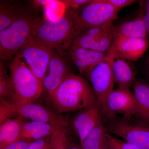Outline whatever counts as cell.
Wrapping results in <instances>:
<instances>
[{"instance_id":"obj_1","label":"cell","mask_w":149,"mask_h":149,"mask_svg":"<svg viewBox=\"0 0 149 149\" xmlns=\"http://www.w3.org/2000/svg\"><path fill=\"white\" fill-rule=\"evenodd\" d=\"M48 98L56 112L65 113L83 110L97 104L93 87L83 77L73 74L66 76Z\"/></svg>"},{"instance_id":"obj_2","label":"cell","mask_w":149,"mask_h":149,"mask_svg":"<svg viewBox=\"0 0 149 149\" xmlns=\"http://www.w3.org/2000/svg\"><path fill=\"white\" fill-rule=\"evenodd\" d=\"M85 31L79 22L77 12L68 8L56 20H43L35 37L54 50L64 52L69 51L76 39Z\"/></svg>"},{"instance_id":"obj_3","label":"cell","mask_w":149,"mask_h":149,"mask_svg":"<svg viewBox=\"0 0 149 149\" xmlns=\"http://www.w3.org/2000/svg\"><path fill=\"white\" fill-rule=\"evenodd\" d=\"M10 96L8 100L19 104L32 103L42 93L43 84L17 53L10 65Z\"/></svg>"},{"instance_id":"obj_4","label":"cell","mask_w":149,"mask_h":149,"mask_svg":"<svg viewBox=\"0 0 149 149\" xmlns=\"http://www.w3.org/2000/svg\"><path fill=\"white\" fill-rule=\"evenodd\" d=\"M43 20L26 15L0 31L1 61L10 59L35 37Z\"/></svg>"},{"instance_id":"obj_5","label":"cell","mask_w":149,"mask_h":149,"mask_svg":"<svg viewBox=\"0 0 149 149\" xmlns=\"http://www.w3.org/2000/svg\"><path fill=\"white\" fill-rule=\"evenodd\" d=\"M16 117L49 123L59 128H64L66 125L65 120L58 113L40 105L34 103L16 104L8 100H1L0 123Z\"/></svg>"},{"instance_id":"obj_6","label":"cell","mask_w":149,"mask_h":149,"mask_svg":"<svg viewBox=\"0 0 149 149\" xmlns=\"http://www.w3.org/2000/svg\"><path fill=\"white\" fill-rule=\"evenodd\" d=\"M55 51L35 36L18 53L25 60L33 74L43 84L49 63Z\"/></svg>"},{"instance_id":"obj_7","label":"cell","mask_w":149,"mask_h":149,"mask_svg":"<svg viewBox=\"0 0 149 149\" xmlns=\"http://www.w3.org/2000/svg\"><path fill=\"white\" fill-rule=\"evenodd\" d=\"M120 10L105 0H93L83 6L77 14L80 24L86 30L113 22L118 18Z\"/></svg>"},{"instance_id":"obj_8","label":"cell","mask_w":149,"mask_h":149,"mask_svg":"<svg viewBox=\"0 0 149 149\" xmlns=\"http://www.w3.org/2000/svg\"><path fill=\"white\" fill-rule=\"evenodd\" d=\"M87 77L92 83L100 110L105 112L107 98L113 91L115 84L108 55L106 58L93 67Z\"/></svg>"},{"instance_id":"obj_9","label":"cell","mask_w":149,"mask_h":149,"mask_svg":"<svg viewBox=\"0 0 149 149\" xmlns=\"http://www.w3.org/2000/svg\"><path fill=\"white\" fill-rule=\"evenodd\" d=\"M108 133L122 138L137 149H149V128L124 121L112 123Z\"/></svg>"},{"instance_id":"obj_10","label":"cell","mask_w":149,"mask_h":149,"mask_svg":"<svg viewBox=\"0 0 149 149\" xmlns=\"http://www.w3.org/2000/svg\"><path fill=\"white\" fill-rule=\"evenodd\" d=\"M105 112L119 113L126 117L138 115V109L133 93L130 89L118 88L113 90L107 98Z\"/></svg>"},{"instance_id":"obj_11","label":"cell","mask_w":149,"mask_h":149,"mask_svg":"<svg viewBox=\"0 0 149 149\" xmlns=\"http://www.w3.org/2000/svg\"><path fill=\"white\" fill-rule=\"evenodd\" d=\"M115 83L118 88L130 89L136 80V71L111 45L108 51Z\"/></svg>"},{"instance_id":"obj_12","label":"cell","mask_w":149,"mask_h":149,"mask_svg":"<svg viewBox=\"0 0 149 149\" xmlns=\"http://www.w3.org/2000/svg\"><path fill=\"white\" fill-rule=\"evenodd\" d=\"M68 64L58 51H55L49 63L48 70L43 82V88L48 95L53 93L61 84L68 74Z\"/></svg>"},{"instance_id":"obj_13","label":"cell","mask_w":149,"mask_h":149,"mask_svg":"<svg viewBox=\"0 0 149 149\" xmlns=\"http://www.w3.org/2000/svg\"><path fill=\"white\" fill-rule=\"evenodd\" d=\"M112 45L126 60L136 61L146 52L149 41L144 38L118 37L113 38Z\"/></svg>"},{"instance_id":"obj_14","label":"cell","mask_w":149,"mask_h":149,"mask_svg":"<svg viewBox=\"0 0 149 149\" xmlns=\"http://www.w3.org/2000/svg\"><path fill=\"white\" fill-rule=\"evenodd\" d=\"M68 52L71 61L79 72L86 76L93 67L106 58L108 55V52H102L81 47L71 48Z\"/></svg>"},{"instance_id":"obj_15","label":"cell","mask_w":149,"mask_h":149,"mask_svg":"<svg viewBox=\"0 0 149 149\" xmlns=\"http://www.w3.org/2000/svg\"><path fill=\"white\" fill-rule=\"evenodd\" d=\"M73 121L74 130L80 142L102 120L101 111L97 104L81 110Z\"/></svg>"},{"instance_id":"obj_16","label":"cell","mask_w":149,"mask_h":149,"mask_svg":"<svg viewBox=\"0 0 149 149\" xmlns=\"http://www.w3.org/2000/svg\"><path fill=\"white\" fill-rule=\"evenodd\" d=\"M113 26L100 36L92 37L82 34L76 39L71 48L81 47L102 52H107L113 41Z\"/></svg>"},{"instance_id":"obj_17","label":"cell","mask_w":149,"mask_h":149,"mask_svg":"<svg viewBox=\"0 0 149 149\" xmlns=\"http://www.w3.org/2000/svg\"><path fill=\"white\" fill-rule=\"evenodd\" d=\"M24 122L23 118L16 117L0 123V149L20 140Z\"/></svg>"},{"instance_id":"obj_18","label":"cell","mask_w":149,"mask_h":149,"mask_svg":"<svg viewBox=\"0 0 149 149\" xmlns=\"http://www.w3.org/2000/svg\"><path fill=\"white\" fill-rule=\"evenodd\" d=\"M148 33L143 17L140 15L137 18L124 22L116 27L113 26V38L125 37L148 39Z\"/></svg>"},{"instance_id":"obj_19","label":"cell","mask_w":149,"mask_h":149,"mask_svg":"<svg viewBox=\"0 0 149 149\" xmlns=\"http://www.w3.org/2000/svg\"><path fill=\"white\" fill-rule=\"evenodd\" d=\"M59 127L49 123L30 121L24 123L20 140L33 142L51 136Z\"/></svg>"},{"instance_id":"obj_20","label":"cell","mask_w":149,"mask_h":149,"mask_svg":"<svg viewBox=\"0 0 149 149\" xmlns=\"http://www.w3.org/2000/svg\"><path fill=\"white\" fill-rule=\"evenodd\" d=\"M133 87V94L138 107L137 115L149 123V84L143 80L136 79Z\"/></svg>"},{"instance_id":"obj_21","label":"cell","mask_w":149,"mask_h":149,"mask_svg":"<svg viewBox=\"0 0 149 149\" xmlns=\"http://www.w3.org/2000/svg\"><path fill=\"white\" fill-rule=\"evenodd\" d=\"M109 133L102 120L80 142L82 149H107Z\"/></svg>"},{"instance_id":"obj_22","label":"cell","mask_w":149,"mask_h":149,"mask_svg":"<svg viewBox=\"0 0 149 149\" xmlns=\"http://www.w3.org/2000/svg\"><path fill=\"white\" fill-rule=\"evenodd\" d=\"M26 15L21 8L1 2L0 31L5 29L19 19Z\"/></svg>"},{"instance_id":"obj_23","label":"cell","mask_w":149,"mask_h":149,"mask_svg":"<svg viewBox=\"0 0 149 149\" xmlns=\"http://www.w3.org/2000/svg\"><path fill=\"white\" fill-rule=\"evenodd\" d=\"M9 76L8 75L4 64L0 63V98L1 100H8L10 96Z\"/></svg>"},{"instance_id":"obj_24","label":"cell","mask_w":149,"mask_h":149,"mask_svg":"<svg viewBox=\"0 0 149 149\" xmlns=\"http://www.w3.org/2000/svg\"><path fill=\"white\" fill-rule=\"evenodd\" d=\"M52 149H65L68 140L64 129L58 128L51 136Z\"/></svg>"},{"instance_id":"obj_25","label":"cell","mask_w":149,"mask_h":149,"mask_svg":"<svg viewBox=\"0 0 149 149\" xmlns=\"http://www.w3.org/2000/svg\"><path fill=\"white\" fill-rule=\"evenodd\" d=\"M51 136L31 142L28 149H52Z\"/></svg>"},{"instance_id":"obj_26","label":"cell","mask_w":149,"mask_h":149,"mask_svg":"<svg viewBox=\"0 0 149 149\" xmlns=\"http://www.w3.org/2000/svg\"><path fill=\"white\" fill-rule=\"evenodd\" d=\"M91 1V0H65L62 1L61 2L67 8L74 10L82 8Z\"/></svg>"},{"instance_id":"obj_27","label":"cell","mask_w":149,"mask_h":149,"mask_svg":"<svg viewBox=\"0 0 149 149\" xmlns=\"http://www.w3.org/2000/svg\"><path fill=\"white\" fill-rule=\"evenodd\" d=\"M141 12L139 15L143 17L144 23L149 33V0L144 2L141 1Z\"/></svg>"},{"instance_id":"obj_28","label":"cell","mask_w":149,"mask_h":149,"mask_svg":"<svg viewBox=\"0 0 149 149\" xmlns=\"http://www.w3.org/2000/svg\"><path fill=\"white\" fill-rule=\"evenodd\" d=\"M106 1L116 8L121 9L123 8L132 4L137 1L134 0H105Z\"/></svg>"},{"instance_id":"obj_29","label":"cell","mask_w":149,"mask_h":149,"mask_svg":"<svg viewBox=\"0 0 149 149\" xmlns=\"http://www.w3.org/2000/svg\"><path fill=\"white\" fill-rule=\"evenodd\" d=\"M31 142L26 140H19L10 144L4 149H28Z\"/></svg>"},{"instance_id":"obj_30","label":"cell","mask_w":149,"mask_h":149,"mask_svg":"<svg viewBox=\"0 0 149 149\" xmlns=\"http://www.w3.org/2000/svg\"><path fill=\"white\" fill-rule=\"evenodd\" d=\"M111 138L113 142L120 149H137L126 141H123L120 139H116L111 136Z\"/></svg>"},{"instance_id":"obj_31","label":"cell","mask_w":149,"mask_h":149,"mask_svg":"<svg viewBox=\"0 0 149 149\" xmlns=\"http://www.w3.org/2000/svg\"><path fill=\"white\" fill-rule=\"evenodd\" d=\"M107 149H120L112 141L111 138V135L109 134L107 143Z\"/></svg>"},{"instance_id":"obj_32","label":"cell","mask_w":149,"mask_h":149,"mask_svg":"<svg viewBox=\"0 0 149 149\" xmlns=\"http://www.w3.org/2000/svg\"><path fill=\"white\" fill-rule=\"evenodd\" d=\"M68 149H82L81 147L78 146L76 144L73 143L68 141Z\"/></svg>"},{"instance_id":"obj_33","label":"cell","mask_w":149,"mask_h":149,"mask_svg":"<svg viewBox=\"0 0 149 149\" xmlns=\"http://www.w3.org/2000/svg\"><path fill=\"white\" fill-rule=\"evenodd\" d=\"M54 1H35L36 3L39 4L40 5H47L48 4L54 2Z\"/></svg>"},{"instance_id":"obj_34","label":"cell","mask_w":149,"mask_h":149,"mask_svg":"<svg viewBox=\"0 0 149 149\" xmlns=\"http://www.w3.org/2000/svg\"><path fill=\"white\" fill-rule=\"evenodd\" d=\"M146 65L147 66H148V67L149 68V58L146 61Z\"/></svg>"},{"instance_id":"obj_35","label":"cell","mask_w":149,"mask_h":149,"mask_svg":"<svg viewBox=\"0 0 149 149\" xmlns=\"http://www.w3.org/2000/svg\"><path fill=\"white\" fill-rule=\"evenodd\" d=\"M148 84H149V74L148 75Z\"/></svg>"}]
</instances>
